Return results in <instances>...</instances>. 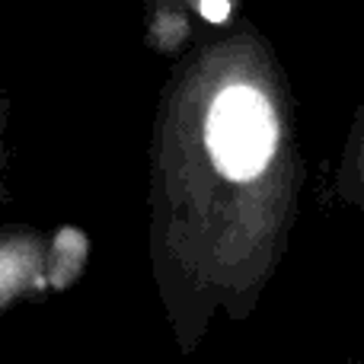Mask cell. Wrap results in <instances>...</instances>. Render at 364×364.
<instances>
[{
	"mask_svg": "<svg viewBox=\"0 0 364 364\" xmlns=\"http://www.w3.org/2000/svg\"><path fill=\"white\" fill-rule=\"evenodd\" d=\"M214 166L233 182H250L269 166L278 147V119L256 87L233 83L211 102L205 125Z\"/></svg>",
	"mask_w": 364,
	"mask_h": 364,
	"instance_id": "1",
	"label": "cell"
},
{
	"mask_svg": "<svg viewBox=\"0 0 364 364\" xmlns=\"http://www.w3.org/2000/svg\"><path fill=\"white\" fill-rule=\"evenodd\" d=\"M198 10L208 23H224L230 16V0H201Z\"/></svg>",
	"mask_w": 364,
	"mask_h": 364,
	"instance_id": "2",
	"label": "cell"
}]
</instances>
